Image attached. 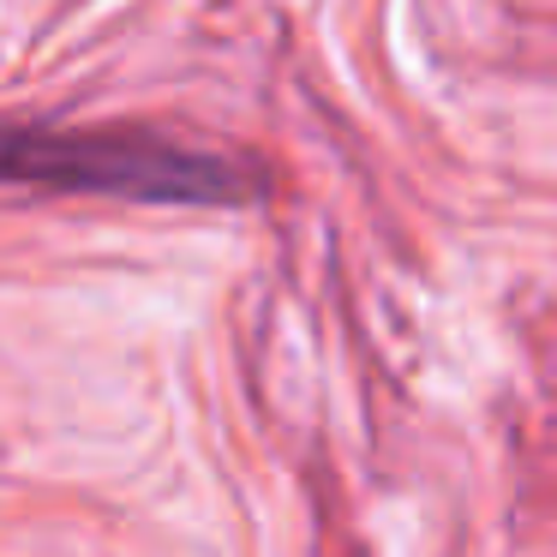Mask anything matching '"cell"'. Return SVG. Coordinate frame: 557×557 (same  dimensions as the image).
I'll list each match as a JSON object with an SVG mask.
<instances>
[{"label": "cell", "mask_w": 557, "mask_h": 557, "mask_svg": "<svg viewBox=\"0 0 557 557\" xmlns=\"http://www.w3.org/2000/svg\"><path fill=\"white\" fill-rule=\"evenodd\" d=\"M7 181L49 193H102L133 205H252L264 198V174L240 157H216L198 145L150 133V126H18L7 138Z\"/></svg>", "instance_id": "cell-1"}]
</instances>
